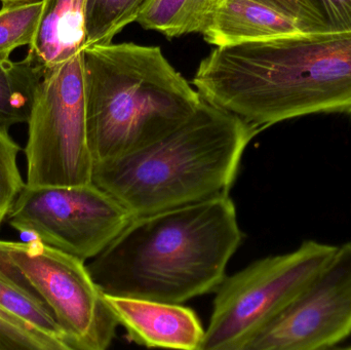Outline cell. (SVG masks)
I'll list each match as a JSON object with an SVG mask.
<instances>
[{
	"instance_id": "6da1fadb",
	"label": "cell",
	"mask_w": 351,
	"mask_h": 350,
	"mask_svg": "<svg viewBox=\"0 0 351 350\" xmlns=\"http://www.w3.org/2000/svg\"><path fill=\"white\" fill-rule=\"evenodd\" d=\"M192 82L204 101L261 131L307 115H351V30L216 47Z\"/></svg>"
},
{
	"instance_id": "7a4b0ae2",
	"label": "cell",
	"mask_w": 351,
	"mask_h": 350,
	"mask_svg": "<svg viewBox=\"0 0 351 350\" xmlns=\"http://www.w3.org/2000/svg\"><path fill=\"white\" fill-rule=\"evenodd\" d=\"M243 236L226 193L134 218L86 266L105 295L182 304L218 289Z\"/></svg>"
},
{
	"instance_id": "3957f363",
	"label": "cell",
	"mask_w": 351,
	"mask_h": 350,
	"mask_svg": "<svg viewBox=\"0 0 351 350\" xmlns=\"http://www.w3.org/2000/svg\"><path fill=\"white\" fill-rule=\"evenodd\" d=\"M260 132L202 99L197 110L164 137L95 164L93 182L135 217L226 195L245 148Z\"/></svg>"
},
{
	"instance_id": "277c9868",
	"label": "cell",
	"mask_w": 351,
	"mask_h": 350,
	"mask_svg": "<svg viewBox=\"0 0 351 350\" xmlns=\"http://www.w3.org/2000/svg\"><path fill=\"white\" fill-rule=\"evenodd\" d=\"M84 67L94 164L164 137L202 103L199 92L158 47L131 42L92 45L84 51Z\"/></svg>"
},
{
	"instance_id": "5b68a950",
	"label": "cell",
	"mask_w": 351,
	"mask_h": 350,
	"mask_svg": "<svg viewBox=\"0 0 351 350\" xmlns=\"http://www.w3.org/2000/svg\"><path fill=\"white\" fill-rule=\"evenodd\" d=\"M337 247L305 240L294 251L225 277L199 350H245L326 266Z\"/></svg>"
},
{
	"instance_id": "8992f818",
	"label": "cell",
	"mask_w": 351,
	"mask_h": 350,
	"mask_svg": "<svg viewBox=\"0 0 351 350\" xmlns=\"http://www.w3.org/2000/svg\"><path fill=\"white\" fill-rule=\"evenodd\" d=\"M25 148L28 186L93 183L84 51L49 68L35 88Z\"/></svg>"
},
{
	"instance_id": "52a82bcc",
	"label": "cell",
	"mask_w": 351,
	"mask_h": 350,
	"mask_svg": "<svg viewBox=\"0 0 351 350\" xmlns=\"http://www.w3.org/2000/svg\"><path fill=\"white\" fill-rule=\"evenodd\" d=\"M0 250L55 316L71 350H104L119 326L84 261L40 240H0Z\"/></svg>"
},
{
	"instance_id": "ba28073f",
	"label": "cell",
	"mask_w": 351,
	"mask_h": 350,
	"mask_svg": "<svg viewBox=\"0 0 351 350\" xmlns=\"http://www.w3.org/2000/svg\"><path fill=\"white\" fill-rule=\"evenodd\" d=\"M135 216L94 182L74 186H28L8 212L16 232L86 262L98 256Z\"/></svg>"
},
{
	"instance_id": "9c48e42d",
	"label": "cell",
	"mask_w": 351,
	"mask_h": 350,
	"mask_svg": "<svg viewBox=\"0 0 351 350\" xmlns=\"http://www.w3.org/2000/svg\"><path fill=\"white\" fill-rule=\"evenodd\" d=\"M350 337L351 242H346L245 350L331 349Z\"/></svg>"
},
{
	"instance_id": "30bf717a",
	"label": "cell",
	"mask_w": 351,
	"mask_h": 350,
	"mask_svg": "<svg viewBox=\"0 0 351 350\" xmlns=\"http://www.w3.org/2000/svg\"><path fill=\"white\" fill-rule=\"evenodd\" d=\"M130 338L147 347L199 350L204 330L193 310L181 304L105 295Z\"/></svg>"
},
{
	"instance_id": "8fae6325",
	"label": "cell",
	"mask_w": 351,
	"mask_h": 350,
	"mask_svg": "<svg viewBox=\"0 0 351 350\" xmlns=\"http://www.w3.org/2000/svg\"><path fill=\"white\" fill-rule=\"evenodd\" d=\"M298 31L308 30L297 21L255 0H220L202 35L210 45L226 47Z\"/></svg>"
},
{
	"instance_id": "7c38bea8",
	"label": "cell",
	"mask_w": 351,
	"mask_h": 350,
	"mask_svg": "<svg viewBox=\"0 0 351 350\" xmlns=\"http://www.w3.org/2000/svg\"><path fill=\"white\" fill-rule=\"evenodd\" d=\"M88 0H43L27 57L47 71L86 47Z\"/></svg>"
},
{
	"instance_id": "4fadbf2b",
	"label": "cell",
	"mask_w": 351,
	"mask_h": 350,
	"mask_svg": "<svg viewBox=\"0 0 351 350\" xmlns=\"http://www.w3.org/2000/svg\"><path fill=\"white\" fill-rule=\"evenodd\" d=\"M0 306L51 341L71 350L51 310L0 250Z\"/></svg>"
},
{
	"instance_id": "5bb4252c",
	"label": "cell",
	"mask_w": 351,
	"mask_h": 350,
	"mask_svg": "<svg viewBox=\"0 0 351 350\" xmlns=\"http://www.w3.org/2000/svg\"><path fill=\"white\" fill-rule=\"evenodd\" d=\"M220 0H150L138 18L144 29L166 36L200 33L212 20Z\"/></svg>"
},
{
	"instance_id": "9a60e30c",
	"label": "cell",
	"mask_w": 351,
	"mask_h": 350,
	"mask_svg": "<svg viewBox=\"0 0 351 350\" xmlns=\"http://www.w3.org/2000/svg\"><path fill=\"white\" fill-rule=\"evenodd\" d=\"M45 72L27 55L18 62L0 61V127L8 129L28 121L35 88Z\"/></svg>"
},
{
	"instance_id": "2e32d148",
	"label": "cell",
	"mask_w": 351,
	"mask_h": 350,
	"mask_svg": "<svg viewBox=\"0 0 351 350\" xmlns=\"http://www.w3.org/2000/svg\"><path fill=\"white\" fill-rule=\"evenodd\" d=\"M150 0H88L86 47L112 42L125 27L137 22Z\"/></svg>"
},
{
	"instance_id": "e0dca14e",
	"label": "cell",
	"mask_w": 351,
	"mask_h": 350,
	"mask_svg": "<svg viewBox=\"0 0 351 350\" xmlns=\"http://www.w3.org/2000/svg\"><path fill=\"white\" fill-rule=\"evenodd\" d=\"M43 0L2 6L0 10V61L10 60L19 47L30 45L34 38Z\"/></svg>"
},
{
	"instance_id": "ac0fdd59",
	"label": "cell",
	"mask_w": 351,
	"mask_h": 350,
	"mask_svg": "<svg viewBox=\"0 0 351 350\" xmlns=\"http://www.w3.org/2000/svg\"><path fill=\"white\" fill-rule=\"evenodd\" d=\"M0 127V226L26 183L18 166L20 146Z\"/></svg>"
},
{
	"instance_id": "d6986e66",
	"label": "cell",
	"mask_w": 351,
	"mask_h": 350,
	"mask_svg": "<svg viewBox=\"0 0 351 350\" xmlns=\"http://www.w3.org/2000/svg\"><path fill=\"white\" fill-rule=\"evenodd\" d=\"M58 350L38 331L0 306V350Z\"/></svg>"
},
{
	"instance_id": "ffe728a7",
	"label": "cell",
	"mask_w": 351,
	"mask_h": 350,
	"mask_svg": "<svg viewBox=\"0 0 351 350\" xmlns=\"http://www.w3.org/2000/svg\"><path fill=\"white\" fill-rule=\"evenodd\" d=\"M293 20L306 30H330L317 0H255Z\"/></svg>"
},
{
	"instance_id": "44dd1931",
	"label": "cell",
	"mask_w": 351,
	"mask_h": 350,
	"mask_svg": "<svg viewBox=\"0 0 351 350\" xmlns=\"http://www.w3.org/2000/svg\"><path fill=\"white\" fill-rule=\"evenodd\" d=\"M330 30H351V0H317Z\"/></svg>"
},
{
	"instance_id": "7402d4cb",
	"label": "cell",
	"mask_w": 351,
	"mask_h": 350,
	"mask_svg": "<svg viewBox=\"0 0 351 350\" xmlns=\"http://www.w3.org/2000/svg\"><path fill=\"white\" fill-rule=\"evenodd\" d=\"M39 0H1L2 6L16 5V4L30 3Z\"/></svg>"
}]
</instances>
